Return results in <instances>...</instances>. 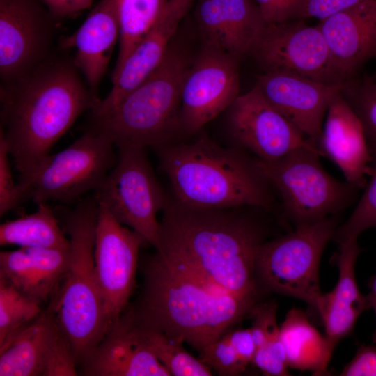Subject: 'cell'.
Instances as JSON below:
<instances>
[{"label":"cell","mask_w":376,"mask_h":376,"mask_svg":"<svg viewBox=\"0 0 376 376\" xmlns=\"http://www.w3.org/2000/svg\"><path fill=\"white\" fill-rule=\"evenodd\" d=\"M338 244L331 260L338 269V281L330 292L321 293L315 304L325 336L335 347L351 333L360 315L368 310L366 297L359 291L355 277L356 261L362 251L357 238Z\"/></svg>","instance_id":"23"},{"label":"cell","mask_w":376,"mask_h":376,"mask_svg":"<svg viewBox=\"0 0 376 376\" xmlns=\"http://www.w3.org/2000/svg\"><path fill=\"white\" fill-rule=\"evenodd\" d=\"M137 327L149 347L170 375H212V370L198 358L188 352L183 347V343L173 340L161 333Z\"/></svg>","instance_id":"29"},{"label":"cell","mask_w":376,"mask_h":376,"mask_svg":"<svg viewBox=\"0 0 376 376\" xmlns=\"http://www.w3.org/2000/svg\"><path fill=\"white\" fill-rule=\"evenodd\" d=\"M251 363L265 375L285 376L290 375L280 332L269 338L263 346L256 349Z\"/></svg>","instance_id":"36"},{"label":"cell","mask_w":376,"mask_h":376,"mask_svg":"<svg viewBox=\"0 0 376 376\" xmlns=\"http://www.w3.org/2000/svg\"><path fill=\"white\" fill-rule=\"evenodd\" d=\"M77 369L69 340L49 306L0 352V376H75Z\"/></svg>","instance_id":"16"},{"label":"cell","mask_w":376,"mask_h":376,"mask_svg":"<svg viewBox=\"0 0 376 376\" xmlns=\"http://www.w3.org/2000/svg\"><path fill=\"white\" fill-rule=\"evenodd\" d=\"M200 208L169 199L156 252L180 269L242 296L261 295L255 276L267 226L253 214Z\"/></svg>","instance_id":"1"},{"label":"cell","mask_w":376,"mask_h":376,"mask_svg":"<svg viewBox=\"0 0 376 376\" xmlns=\"http://www.w3.org/2000/svg\"><path fill=\"white\" fill-rule=\"evenodd\" d=\"M113 146L105 134L88 129L68 148L49 155L31 176L17 183L37 204L74 201L100 189L116 163Z\"/></svg>","instance_id":"9"},{"label":"cell","mask_w":376,"mask_h":376,"mask_svg":"<svg viewBox=\"0 0 376 376\" xmlns=\"http://www.w3.org/2000/svg\"><path fill=\"white\" fill-rule=\"evenodd\" d=\"M100 99L72 60L48 58L1 87V131L20 180L31 176L77 118Z\"/></svg>","instance_id":"2"},{"label":"cell","mask_w":376,"mask_h":376,"mask_svg":"<svg viewBox=\"0 0 376 376\" xmlns=\"http://www.w3.org/2000/svg\"><path fill=\"white\" fill-rule=\"evenodd\" d=\"M340 224V214L331 215L264 242L255 265L259 289L300 299L315 311L320 258Z\"/></svg>","instance_id":"8"},{"label":"cell","mask_w":376,"mask_h":376,"mask_svg":"<svg viewBox=\"0 0 376 376\" xmlns=\"http://www.w3.org/2000/svg\"><path fill=\"white\" fill-rule=\"evenodd\" d=\"M279 330L290 368L308 370L313 375H328L335 347L313 327L302 310L290 309Z\"/></svg>","instance_id":"25"},{"label":"cell","mask_w":376,"mask_h":376,"mask_svg":"<svg viewBox=\"0 0 376 376\" xmlns=\"http://www.w3.org/2000/svg\"><path fill=\"white\" fill-rule=\"evenodd\" d=\"M118 157L100 189L95 191L122 224L139 234L145 244L159 245L160 222L157 214L169 198L159 184L144 148H118Z\"/></svg>","instance_id":"10"},{"label":"cell","mask_w":376,"mask_h":376,"mask_svg":"<svg viewBox=\"0 0 376 376\" xmlns=\"http://www.w3.org/2000/svg\"><path fill=\"white\" fill-rule=\"evenodd\" d=\"M370 0H305L300 19L313 17L322 21L331 15Z\"/></svg>","instance_id":"39"},{"label":"cell","mask_w":376,"mask_h":376,"mask_svg":"<svg viewBox=\"0 0 376 376\" xmlns=\"http://www.w3.org/2000/svg\"><path fill=\"white\" fill-rule=\"evenodd\" d=\"M10 155L6 139L0 132V215L17 207L26 199L18 183H15L8 155Z\"/></svg>","instance_id":"35"},{"label":"cell","mask_w":376,"mask_h":376,"mask_svg":"<svg viewBox=\"0 0 376 376\" xmlns=\"http://www.w3.org/2000/svg\"><path fill=\"white\" fill-rule=\"evenodd\" d=\"M341 376H376V343L361 345L343 368Z\"/></svg>","instance_id":"40"},{"label":"cell","mask_w":376,"mask_h":376,"mask_svg":"<svg viewBox=\"0 0 376 376\" xmlns=\"http://www.w3.org/2000/svg\"><path fill=\"white\" fill-rule=\"evenodd\" d=\"M370 178L349 218L337 228L332 240L338 244L357 238L363 231L376 227V155L373 158Z\"/></svg>","instance_id":"32"},{"label":"cell","mask_w":376,"mask_h":376,"mask_svg":"<svg viewBox=\"0 0 376 376\" xmlns=\"http://www.w3.org/2000/svg\"><path fill=\"white\" fill-rule=\"evenodd\" d=\"M40 303L0 276V352L39 315Z\"/></svg>","instance_id":"28"},{"label":"cell","mask_w":376,"mask_h":376,"mask_svg":"<svg viewBox=\"0 0 376 376\" xmlns=\"http://www.w3.org/2000/svg\"><path fill=\"white\" fill-rule=\"evenodd\" d=\"M196 0H168L160 17L112 78L113 87L91 110L92 118L106 114L139 85L161 63L182 19Z\"/></svg>","instance_id":"19"},{"label":"cell","mask_w":376,"mask_h":376,"mask_svg":"<svg viewBox=\"0 0 376 376\" xmlns=\"http://www.w3.org/2000/svg\"><path fill=\"white\" fill-rule=\"evenodd\" d=\"M87 376H170L127 307L80 366Z\"/></svg>","instance_id":"18"},{"label":"cell","mask_w":376,"mask_h":376,"mask_svg":"<svg viewBox=\"0 0 376 376\" xmlns=\"http://www.w3.org/2000/svg\"><path fill=\"white\" fill-rule=\"evenodd\" d=\"M267 24L300 19L305 0H254Z\"/></svg>","instance_id":"38"},{"label":"cell","mask_w":376,"mask_h":376,"mask_svg":"<svg viewBox=\"0 0 376 376\" xmlns=\"http://www.w3.org/2000/svg\"><path fill=\"white\" fill-rule=\"evenodd\" d=\"M263 72H285L326 84L349 81L337 66L318 25L298 19L266 24L251 55Z\"/></svg>","instance_id":"11"},{"label":"cell","mask_w":376,"mask_h":376,"mask_svg":"<svg viewBox=\"0 0 376 376\" xmlns=\"http://www.w3.org/2000/svg\"><path fill=\"white\" fill-rule=\"evenodd\" d=\"M318 148L340 168L346 181L364 188L372 157L362 125L341 92L329 105Z\"/></svg>","instance_id":"21"},{"label":"cell","mask_w":376,"mask_h":376,"mask_svg":"<svg viewBox=\"0 0 376 376\" xmlns=\"http://www.w3.org/2000/svg\"><path fill=\"white\" fill-rule=\"evenodd\" d=\"M168 0H116L119 24V51L112 78L156 24Z\"/></svg>","instance_id":"27"},{"label":"cell","mask_w":376,"mask_h":376,"mask_svg":"<svg viewBox=\"0 0 376 376\" xmlns=\"http://www.w3.org/2000/svg\"><path fill=\"white\" fill-rule=\"evenodd\" d=\"M155 148L179 203L200 208L252 207L276 210L281 217L274 189L246 151L222 147L207 136Z\"/></svg>","instance_id":"4"},{"label":"cell","mask_w":376,"mask_h":376,"mask_svg":"<svg viewBox=\"0 0 376 376\" xmlns=\"http://www.w3.org/2000/svg\"><path fill=\"white\" fill-rule=\"evenodd\" d=\"M193 59L174 38L159 65L112 110L91 118L89 129L105 134L118 148L171 143L181 131L182 91Z\"/></svg>","instance_id":"6"},{"label":"cell","mask_w":376,"mask_h":376,"mask_svg":"<svg viewBox=\"0 0 376 376\" xmlns=\"http://www.w3.org/2000/svg\"><path fill=\"white\" fill-rule=\"evenodd\" d=\"M240 59L203 42L185 77L181 97V132L194 134L228 109L240 95Z\"/></svg>","instance_id":"12"},{"label":"cell","mask_w":376,"mask_h":376,"mask_svg":"<svg viewBox=\"0 0 376 376\" xmlns=\"http://www.w3.org/2000/svg\"><path fill=\"white\" fill-rule=\"evenodd\" d=\"M0 276L22 292L39 302L42 301L34 265L24 248L1 251Z\"/></svg>","instance_id":"33"},{"label":"cell","mask_w":376,"mask_h":376,"mask_svg":"<svg viewBox=\"0 0 376 376\" xmlns=\"http://www.w3.org/2000/svg\"><path fill=\"white\" fill-rule=\"evenodd\" d=\"M331 54L348 79L376 56V0L337 13L317 24Z\"/></svg>","instance_id":"22"},{"label":"cell","mask_w":376,"mask_h":376,"mask_svg":"<svg viewBox=\"0 0 376 376\" xmlns=\"http://www.w3.org/2000/svg\"><path fill=\"white\" fill-rule=\"evenodd\" d=\"M320 156L317 150L300 148L272 162L256 158L278 194L282 222L293 228L340 214L355 201L360 189L331 175Z\"/></svg>","instance_id":"7"},{"label":"cell","mask_w":376,"mask_h":376,"mask_svg":"<svg viewBox=\"0 0 376 376\" xmlns=\"http://www.w3.org/2000/svg\"><path fill=\"white\" fill-rule=\"evenodd\" d=\"M228 123L237 147L261 161H275L300 148L321 152L267 101L256 84L230 106Z\"/></svg>","instance_id":"15"},{"label":"cell","mask_w":376,"mask_h":376,"mask_svg":"<svg viewBox=\"0 0 376 376\" xmlns=\"http://www.w3.org/2000/svg\"><path fill=\"white\" fill-rule=\"evenodd\" d=\"M40 0H0V75L15 81L49 58L54 22Z\"/></svg>","instance_id":"14"},{"label":"cell","mask_w":376,"mask_h":376,"mask_svg":"<svg viewBox=\"0 0 376 376\" xmlns=\"http://www.w3.org/2000/svg\"><path fill=\"white\" fill-rule=\"evenodd\" d=\"M93 0H40L56 19L75 17L89 8Z\"/></svg>","instance_id":"42"},{"label":"cell","mask_w":376,"mask_h":376,"mask_svg":"<svg viewBox=\"0 0 376 376\" xmlns=\"http://www.w3.org/2000/svg\"><path fill=\"white\" fill-rule=\"evenodd\" d=\"M345 84H326L278 72H263L256 83L267 101L318 149L329 105Z\"/></svg>","instance_id":"17"},{"label":"cell","mask_w":376,"mask_h":376,"mask_svg":"<svg viewBox=\"0 0 376 376\" xmlns=\"http://www.w3.org/2000/svg\"><path fill=\"white\" fill-rule=\"evenodd\" d=\"M341 93L362 125L373 160L376 155V81L354 77L346 82Z\"/></svg>","instance_id":"30"},{"label":"cell","mask_w":376,"mask_h":376,"mask_svg":"<svg viewBox=\"0 0 376 376\" xmlns=\"http://www.w3.org/2000/svg\"><path fill=\"white\" fill-rule=\"evenodd\" d=\"M373 79H374L375 81H376V73L375 74V75L371 77Z\"/></svg>","instance_id":"45"},{"label":"cell","mask_w":376,"mask_h":376,"mask_svg":"<svg viewBox=\"0 0 376 376\" xmlns=\"http://www.w3.org/2000/svg\"><path fill=\"white\" fill-rule=\"evenodd\" d=\"M143 285L129 304L139 327L197 351L248 317L260 297L230 293L173 266L157 252L141 265Z\"/></svg>","instance_id":"3"},{"label":"cell","mask_w":376,"mask_h":376,"mask_svg":"<svg viewBox=\"0 0 376 376\" xmlns=\"http://www.w3.org/2000/svg\"><path fill=\"white\" fill-rule=\"evenodd\" d=\"M34 265L42 301L53 292L59 281L64 279L69 267L70 246L22 247Z\"/></svg>","instance_id":"31"},{"label":"cell","mask_w":376,"mask_h":376,"mask_svg":"<svg viewBox=\"0 0 376 376\" xmlns=\"http://www.w3.org/2000/svg\"><path fill=\"white\" fill-rule=\"evenodd\" d=\"M373 343H376V329H375V331L373 335Z\"/></svg>","instance_id":"44"},{"label":"cell","mask_w":376,"mask_h":376,"mask_svg":"<svg viewBox=\"0 0 376 376\" xmlns=\"http://www.w3.org/2000/svg\"><path fill=\"white\" fill-rule=\"evenodd\" d=\"M277 308L274 300L258 302L249 312L248 317L252 320L249 328L257 348L263 346L269 338L279 334L276 321Z\"/></svg>","instance_id":"37"},{"label":"cell","mask_w":376,"mask_h":376,"mask_svg":"<svg viewBox=\"0 0 376 376\" xmlns=\"http://www.w3.org/2000/svg\"><path fill=\"white\" fill-rule=\"evenodd\" d=\"M225 336L241 361L246 366L251 363L257 347L250 328L231 331Z\"/></svg>","instance_id":"41"},{"label":"cell","mask_w":376,"mask_h":376,"mask_svg":"<svg viewBox=\"0 0 376 376\" xmlns=\"http://www.w3.org/2000/svg\"><path fill=\"white\" fill-rule=\"evenodd\" d=\"M36 212L0 226V244L21 247L69 248L70 240L58 218L47 203H38Z\"/></svg>","instance_id":"26"},{"label":"cell","mask_w":376,"mask_h":376,"mask_svg":"<svg viewBox=\"0 0 376 376\" xmlns=\"http://www.w3.org/2000/svg\"><path fill=\"white\" fill-rule=\"evenodd\" d=\"M194 15L203 42L241 60L266 26L254 0H196Z\"/></svg>","instance_id":"20"},{"label":"cell","mask_w":376,"mask_h":376,"mask_svg":"<svg viewBox=\"0 0 376 376\" xmlns=\"http://www.w3.org/2000/svg\"><path fill=\"white\" fill-rule=\"evenodd\" d=\"M368 287L370 289L369 292L366 295L368 309L372 308L373 310L376 319V274L370 279Z\"/></svg>","instance_id":"43"},{"label":"cell","mask_w":376,"mask_h":376,"mask_svg":"<svg viewBox=\"0 0 376 376\" xmlns=\"http://www.w3.org/2000/svg\"><path fill=\"white\" fill-rule=\"evenodd\" d=\"M118 38L119 24L116 0H100L81 26L60 42L62 49H76L73 64L84 75L88 87L96 97Z\"/></svg>","instance_id":"24"},{"label":"cell","mask_w":376,"mask_h":376,"mask_svg":"<svg viewBox=\"0 0 376 376\" xmlns=\"http://www.w3.org/2000/svg\"><path fill=\"white\" fill-rule=\"evenodd\" d=\"M95 265L97 280L109 326L129 305L135 285L142 237L120 224L98 201Z\"/></svg>","instance_id":"13"},{"label":"cell","mask_w":376,"mask_h":376,"mask_svg":"<svg viewBox=\"0 0 376 376\" xmlns=\"http://www.w3.org/2000/svg\"><path fill=\"white\" fill-rule=\"evenodd\" d=\"M198 359L221 376L239 375L246 370L244 364L225 334L199 351Z\"/></svg>","instance_id":"34"},{"label":"cell","mask_w":376,"mask_h":376,"mask_svg":"<svg viewBox=\"0 0 376 376\" xmlns=\"http://www.w3.org/2000/svg\"><path fill=\"white\" fill-rule=\"evenodd\" d=\"M98 211L94 196L81 200L72 210H62L58 217L70 237V258L63 284L49 306L69 340L77 368L109 327L95 265Z\"/></svg>","instance_id":"5"}]
</instances>
